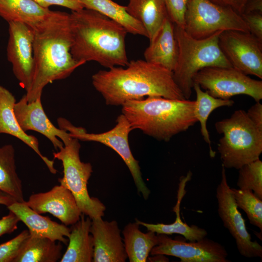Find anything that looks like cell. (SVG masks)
<instances>
[{
    "instance_id": "cell-22",
    "label": "cell",
    "mask_w": 262,
    "mask_h": 262,
    "mask_svg": "<svg viewBox=\"0 0 262 262\" xmlns=\"http://www.w3.org/2000/svg\"><path fill=\"white\" fill-rule=\"evenodd\" d=\"M192 175V172L189 171L186 176L180 178L177 202L173 209L176 214V219L173 223L170 224H151L136 219L138 224L146 227L148 231H152L156 234H179L183 236L186 240L191 242L198 241L206 237L208 233L206 229L195 225L189 226L183 222L180 216V203L185 194L186 183L191 180Z\"/></svg>"
},
{
    "instance_id": "cell-28",
    "label": "cell",
    "mask_w": 262,
    "mask_h": 262,
    "mask_svg": "<svg viewBox=\"0 0 262 262\" xmlns=\"http://www.w3.org/2000/svg\"><path fill=\"white\" fill-rule=\"evenodd\" d=\"M0 190L17 202L25 201L22 181L16 171L15 148L10 144L0 147Z\"/></svg>"
},
{
    "instance_id": "cell-13",
    "label": "cell",
    "mask_w": 262,
    "mask_h": 262,
    "mask_svg": "<svg viewBox=\"0 0 262 262\" xmlns=\"http://www.w3.org/2000/svg\"><path fill=\"white\" fill-rule=\"evenodd\" d=\"M158 242L151 255L162 254L179 258L181 262H229L228 254L221 244L206 237L186 242L173 239L165 234H157Z\"/></svg>"
},
{
    "instance_id": "cell-23",
    "label": "cell",
    "mask_w": 262,
    "mask_h": 262,
    "mask_svg": "<svg viewBox=\"0 0 262 262\" xmlns=\"http://www.w3.org/2000/svg\"><path fill=\"white\" fill-rule=\"evenodd\" d=\"M126 7L143 26L149 40L168 16L164 0H129Z\"/></svg>"
},
{
    "instance_id": "cell-12",
    "label": "cell",
    "mask_w": 262,
    "mask_h": 262,
    "mask_svg": "<svg viewBox=\"0 0 262 262\" xmlns=\"http://www.w3.org/2000/svg\"><path fill=\"white\" fill-rule=\"evenodd\" d=\"M218 45L232 67L262 79V42L249 32L224 31Z\"/></svg>"
},
{
    "instance_id": "cell-35",
    "label": "cell",
    "mask_w": 262,
    "mask_h": 262,
    "mask_svg": "<svg viewBox=\"0 0 262 262\" xmlns=\"http://www.w3.org/2000/svg\"><path fill=\"white\" fill-rule=\"evenodd\" d=\"M44 8L49 9L51 6L66 7L72 11H77L84 8L80 0H33Z\"/></svg>"
},
{
    "instance_id": "cell-15",
    "label": "cell",
    "mask_w": 262,
    "mask_h": 262,
    "mask_svg": "<svg viewBox=\"0 0 262 262\" xmlns=\"http://www.w3.org/2000/svg\"><path fill=\"white\" fill-rule=\"evenodd\" d=\"M14 111L24 131H33L42 134L51 142L56 150L64 147L71 138L68 132L56 128L51 122L43 109L41 98L28 102L25 95L16 102Z\"/></svg>"
},
{
    "instance_id": "cell-34",
    "label": "cell",
    "mask_w": 262,
    "mask_h": 262,
    "mask_svg": "<svg viewBox=\"0 0 262 262\" xmlns=\"http://www.w3.org/2000/svg\"><path fill=\"white\" fill-rule=\"evenodd\" d=\"M240 16L247 26L249 32L262 42V13L242 14Z\"/></svg>"
},
{
    "instance_id": "cell-16",
    "label": "cell",
    "mask_w": 262,
    "mask_h": 262,
    "mask_svg": "<svg viewBox=\"0 0 262 262\" xmlns=\"http://www.w3.org/2000/svg\"><path fill=\"white\" fill-rule=\"evenodd\" d=\"M25 203L39 214L53 215L66 226L76 223L82 214L72 193L61 184L48 192L32 194Z\"/></svg>"
},
{
    "instance_id": "cell-2",
    "label": "cell",
    "mask_w": 262,
    "mask_h": 262,
    "mask_svg": "<svg viewBox=\"0 0 262 262\" xmlns=\"http://www.w3.org/2000/svg\"><path fill=\"white\" fill-rule=\"evenodd\" d=\"M92 82L107 105L122 106L129 100L152 96L185 99L172 71L145 60L99 70L92 75Z\"/></svg>"
},
{
    "instance_id": "cell-31",
    "label": "cell",
    "mask_w": 262,
    "mask_h": 262,
    "mask_svg": "<svg viewBox=\"0 0 262 262\" xmlns=\"http://www.w3.org/2000/svg\"><path fill=\"white\" fill-rule=\"evenodd\" d=\"M237 185L239 189L252 191L262 199V161L259 159L239 169Z\"/></svg>"
},
{
    "instance_id": "cell-30",
    "label": "cell",
    "mask_w": 262,
    "mask_h": 262,
    "mask_svg": "<svg viewBox=\"0 0 262 262\" xmlns=\"http://www.w3.org/2000/svg\"><path fill=\"white\" fill-rule=\"evenodd\" d=\"M238 209L244 211L252 225L262 231V199L248 190L231 188Z\"/></svg>"
},
{
    "instance_id": "cell-8",
    "label": "cell",
    "mask_w": 262,
    "mask_h": 262,
    "mask_svg": "<svg viewBox=\"0 0 262 262\" xmlns=\"http://www.w3.org/2000/svg\"><path fill=\"white\" fill-rule=\"evenodd\" d=\"M59 128L68 132L70 136L82 141L101 143L113 149L122 159L132 177L138 193L145 199L148 198L150 191L142 177L139 162L133 157L129 143V135L132 129L122 114L118 116L116 124L111 130L99 133H88L81 127H76L66 118L57 119Z\"/></svg>"
},
{
    "instance_id": "cell-3",
    "label": "cell",
    "mask_w": 262,
    "mask_h": 262,
    "mask_svg": "<svg viewBox=\"0 0 262 262\" xmlns=\"http://www.w3.org/2000/svg\"><path fill=\"white\" fill-rule=\"evenodd\" d=\"M71 53L84 64L97 62L110 68L129 63L126 50L128 32L120 24L95 11L83 8L70 14Z\"/></svg>"
},
{
    "instance_id": "cell-24",
    "label": "cell",
    "mask_w": 262,
    "mask_h": 262,
    "mask_svg": "<svg viewBox=\"0 0 262 262\" xmlns=\"http://www.w3.org/2000/svg\"><path fill=\"white\" fill-rule=\"evenodd\" d=\"M51 12L33 0H0V16L8 23L20 22L31 27L45 19Z\"/></svg>"
},
{
    "instance_id": "cell-33",
    "label": "cell",
    "mask_w": 262,
    "mask_h": 262,
    "mask_svg": "<svg viewBox=\"0 0 262 262\" xmlns=\"http://www.w3.org/2000/svg\"><path fill=\"white\" fill-rule=\"evenodd\" d=\"M169 18L176 25L184 28L189 0H164Z\"/></svg>"
},
{
    "instance_id": "cell-7",
    "label": "cell",
    "mask_w": 262,
    "mask_h": 262,
    "mask_svg": "<svg viewBox=\"0 0 262 262\" xmlns=\"http://www.w3.org/2000/svg\"><path fill=\"white\" fill-rule=\"evenodd\" d=\"M80 148L79 140L71 137L59 151L53 153L54 159L61 161L63 167V177L59 181L72 193L82 214L91 219L102 217L106 208L98 198L89 195L87 184L92 166L81 161Z\"/></svg>"
},
{
    "instance_id": "cell-21",
    "label": "cell",
    "mask_w": 262,
    "mask_h": 262,
    "mask_svg": "<svg viewBox=\"0 0 262 262\" xmlns=\"http://www.w3.org/2000/svg\"><path fill=\"white\" fill-rule=\"evenodd\" d=\"M82 214L80 220L72 225L67 249L61 262H91L94 256V242L90 229L92 219H85Z\"/></svg>"
},
{
    "instance_id": "cell-39",
    "label": "cell",
    "mask_w": 262,
    "mask_h": 262,
    "mask_svg": "<svg viewBox=\"0 0 262 262\" xmlns=\"http://www.w3.org/2000/svg\"><path fill=\"white\" fill-rule=\"evenodd\" d=\"M254 12L262 13V0H247L242 14Z\"/></svg>"
},
{
    "instance_id": "cell-27",
    "label": "cell",
    "mask_w": 262,
    "mask_h": 262,
    "mask_svg": "<svg viewBox=\"0 0 262 262\" xmlns=\"http://www.w3.org/2000/svg\"><path fill=\"white\" fill-rule=\"evenodd\" d=\"M63 246L49 238L29 237L14 262H56L60 260Z\"/></svg>"
},
{
    "instance_id": "cell-29",
    "label": "cell",
    "mask_w": 262,
    "mask_h": 262,
    "mask_svg": "<svg viewBox=\"0 0 262 262\" xmlns=\"http://www.w3.org/2000/svg\"><path fill=\"white\" fill-rule=\"evenodd\" d=\"M193 89L196 94V100H195V116L200 125V132L204 141L208 144L210 148V154L213 157L215 152L211 147L210 134L207 129V122L211 114L215 109L224 106H231L234 101L216 98L210 95L207 92L203 91L198 84L193 83Z\"/></svg>"
},
{
    "instance_id": "cell-1",
    "label": "cell",
    "mask_w": 262,
    "mask_h": 262,
    "mask_svg": "<svg viewBox=\"0 0 262 262\" xmlns=\"http://www.w3.org/2000/svg\"><path fill=\"white\" fill-rule=\"evenodd\" d=\"M31 27L34 69L31 86L25 94L28 102L41 98L47 85L67 78L85 64L76 61L71 53L70 14L52 11L45 19Z\"/></svg>"
},
{
    "instance_id": "cell-5",
    "label": "cell",
    "mask_w": 262,
    "mask_h": 262,
    "mask_svg": "<svg viewBox=\"0 0 262 262\" xmlns=\"http://www.w3.org/2000/svg\"><path fill=\"white\" fill-rule=\"evenodd\" d=\"M174 30L179 53L172 71L173 78L185 98L189 99L192 93L193 78L197 72L207 67L232 66L218 45V37L222 31L207 38L197 39L176 25Z\"/></svg>"
},
{
    "instance_id": "cell-32",
    "label": "cell",
    "mask_w": 262,
    "mask_h": 262,
    "mask_svg": "<svg viewBox=\"0 0 262 262\" xmlns=\"http://www.w3.org/2000/svg\"><path fill=\"white\" fill-rule=\"evenodd\" d=\"M29 236L28 229H25L15 238L0 244V262H14Z\"/></svg>"
},
{
    "instance_id": "cell-38",
    "label": "cell",
    "mask_w": 262,
    "mask_h": 262,
    "mask_svg": "<svg viewBox=\"0 0 262 262\" xmlns=\"http://www.w3.org/2000/svg\"><path fill=\"white\" fill-rule=\"evenodd\" d=\"M211 2L224 7L231 8L238 14L241 15L247 0H209Z\"/></svg>"
},
{
    "instance_id": "cell-18",
    "label": "cell",
    "mask_w": 262,
    "mask_h": 262,
    "mask_svg": "<svg viewBox=\"0 0 262 262\" xmlns=\"http://www.w3.org/2000/svg\"><path fill=\"white\" fill-rule=\"evenodd\" d=\"M7 208L27 227L31 236L47 238L66 245L68 244V241L66 237L68 238L70 229L67 226L41 215L28 206L25 201L15 202Z\"/></svg>"
},
{
    "instance_id": "cell-40",
    "label": "cell",
    "mask_w": 262,
    "mask_h": 262,
    "mask_svg": "<svg viewBox=\"0 0 262 262\" xmlns=\"http://www.w3.org/2000/svg\"><path fill=\"white\" fill-rule=\"evenodd\" d=\"M16 201L11 196L0 190V205L8 207Z\"/></svg>"
},
{
    "instance_id": "cell-11",
    "label": "cell",
    "mask_w": 262,
    "mask_h": 262,
    "mask_svg": "<svg viewBox=\"0 0 262 262\" xmlns=\"http://www.w3.org/2000/svg\"><path fill=\"white\" fill-rule=\"evenodd\" d=\"M226 168L222 165L221 178L216 190L217 212L223 226L234 239L237 248L246 258H262V246L252 241L247 231L245 220L235 203L231 188L228 184Z\"/></svg>"
},
{
    "instance_id": "cell-4",
    "label": "cell",
    "mask_w": 262,
    "mask_h": 262,
    "mask_svg": "<svg viewBox=\"0 0 262 262\" xmlns=\"http://www.w3.org/2000/svg\"><path fill=\"white\" fill-rule=\"evenodd\" d=\"M121 106L132 130H139L159 141L168 142L197 122L195 100L189 99L147 97L127 101Z\"/></svg>"
},
{
    "instance_id": "cell-37",
    "label": "cell",
    "mask_w": 262,
    "mask_h": 262,
    "mask_svg": "<svg viewBox=\"0 0 262 262\" xmlns=\"http://www.w3.org/2000/svg\"><path fill=\"white\" fill-rule=\"evenodd\" d=\"M246 113L253 123L262 130V104L260 101L256 102Z\"/></svg>"
},
{
    "instance_id": "cell-20",
    "label": "cell",
    "mask_w": 262,
    "mask_h": 262,
    "mask_svg": "<svg viewBox=\"0 0 262 262\" xmlns=\"http://www.w3.org/2000/svg\"><path fill=\"white\" fill-rule=\"evenodd\" d=\"M16 101L14 96L7 89L0 85V134H7L22 141L41 158L49 171L55 174L57 171L54 167V161L42 154L37 138L28 135L20 127L14 111Z\"/></svg>"
},
{
    "instance_id": "cell-36",
    "label": "cell",
    "mask_w": 262,
    "mask_h": 262,
    "mask_svg": "<svg viewBox=\"0 0 262 262\" xmlns=\"http://www.w3.org/2000/svg\"><path fill=\"white\" fill-rule=\"evenodd\" d=\"M20 221L17 215L11 211L9 213L0 219V237L9 234L17 229V224Z\"/></svg>"
},
{
    "instance_id": "cell-14",
    "label": "cell",
    "mask_w": 262,
    "mask_h": 262,
    "mask_svg": "<svg viewBox=\"0 0 262 262\" xmlns=\"http://www.w3.org/2000/svg\"><path fill=\"white\" fill-rule=\"evenodd\" d=\"M8 34L7 59L15 76L27 92L32 82L34 69L33 30L27 24L12 22L8 23Z\"/></svg>"
},
{
    "instance_id": "cell-17",
    "label": "cell",
    "mask_w": 262,
    "mask_h": 262,
    "mask_svg": "<svg viewBox=\"0 0 262 262\" xmlns=\"http://www.w3.org/2000/svg\"><path fill=\"white\" fill-rule=\"evenodd\" d=\"M90 232L94 242V262H125L128 256L115 220L92 219Z\"/></svg>"
},
{
    "instance_id": "cell-10",
    "label": "cell",
    "mask_w": 262,
    "mask_h": 262,
    "mask_svg": "<svg viewBox=\"0 0 262 262\" xmlns=\"http://www.w3.org/2000/svg\"><path fill=\"white\" fill-rule=\"evenodd\" d=\"M193 82L216 98L229 99L236 95H246L256 102L262 99V81L253 79L232 67L204 68L194 75Z\"/></svg>"
},
{
    "instance_id": "cell-19",
    "label": "cell",
    "mask_w": 262,
    "mask_h": 262,
    "mask_svg": "<svg viewBox=\"0 0 262 262\" xmlns=\"http://www.w3.org/2000/svg\"><path fill=\"white\" fill-rule=\"evenodd\" d=\"M174 28L175 24L168 16L149 40L144 53L145 60L173 71L179 53Z\"/></svg>"
},
{
    "instance_id": "cell-26",
    "label": "cell",
    "mask_w": 262,
    "mask_h": 262,
    "mask_svg": "<svg viewBox=\"0 0 262 262\" xmlns=\"http://www.w3.org/2000/svg\"><path fill=\"white\" fill-rule=\"evenodd\" d=\"M84 8L91 9L105 16L122 26L128 32L147 38V32L142 24L122 6L112 0H80Z\"/></svg>"
},
{
    "instance_id": "cell-9",
    "label": "cell",
    "mask_w": 262,
    "mask_h": 262,
    "mask_svg": "<svg viewBox=\"0 0 262 262\" xmlns=\"http://www.w3.org/2000/svg\"><path fill=\"white\" fill-rule=\"evenodd\" d=\"M183 29L197 39L207 38L224 31L249 32L240 14L229 7L217 5L209 0H189Z\"/></svg>"
},
{
    "instance_id": "cell-6",
    "label": "cell",
    "mask_w": 262,
    "mask_h": 262,
    "mask_svg": "<svg viewBox=\"0 0 262 262\" xmlns=\"http://www.w3.org/2000/svg\"><path fill=\"white\" fill-rule=\"evenodd\" d=\"M222 134L217 144L220 159L225 168L239 169L260 159L262 153V130L257 128L246 111H234L230 117L215 123Z\"/></svg>"
},
{
    "instance_id": "cell-25",
    "label": "cell",
    "mask_w": 262,
    "mask_h": 262,
    "mask_svg": "<svg viewBox=\"0 0 262 262\" xmlns=\"http://www.w3.org/2000/svg\"><path fill=\"white\" fill-rule=\"evenodd\" d=\"M136 221L128 224L122 234L128 258L130 262H146L152 249L158 244L157 235L154 232H142Z\"/></svg>"
}]
</instances>
